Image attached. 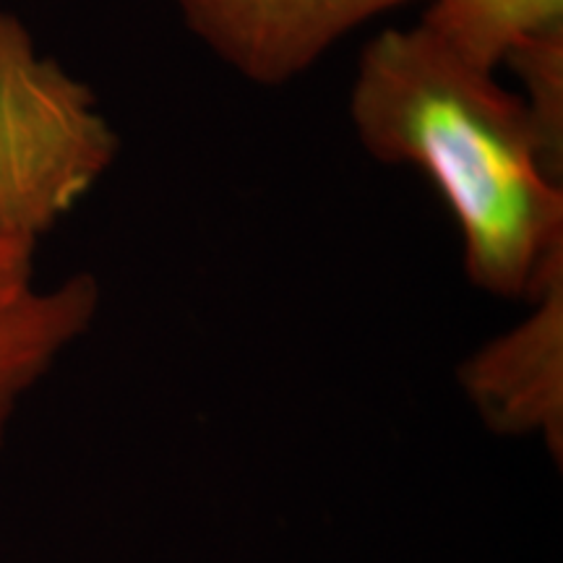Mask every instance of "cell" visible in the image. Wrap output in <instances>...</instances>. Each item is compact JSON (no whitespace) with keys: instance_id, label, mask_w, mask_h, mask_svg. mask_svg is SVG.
<instances>
[{"instance_id":"4","label":"cell","mask_w":563,"mask_h":563,"mask_svg":"<svg viewBox=\"0 0 563 563\" xmlns=\"http://www.w3.org/2000/svg\"><path fill=\"white\" fill-rule=\"evenodd\" d=\"M100 311L91 274L45 287L34 272V245L0 241V443L24 394L87 334Z\"/></svg>"},{"instance_id":"1","label":"cell","mask_w":563,"mask_h":563,"mask_svg":"<svg viewBox=\"0 0 563 563\" xmlns=\"http://www.w3.org/2000/svg\"><path fill=\"white\" fill-rule=\"evenodd\" d=\"M350 121L365 154L426 173L460 224L464 272L532 300L563 269V186L551 180L517 91L426 26H389L357 58Z\"/></svg>"},{"instance_id":"5","label":"cell","mask_w":563,"mask_h":563,"mask_svg":"<svg viewBox=\"0 0 563 563\" xmlns=\"http://www.w3.org/2000/svg\"><path fill=\"white\" fill-rule=\"evenodd\" d=\"M530 302V319L475 357L470 384L481 394H543L553 405L551 394H561L563 269L553 272Z\"/></svg>"},{"instance_id":"2","label":"cell","mask_w":563,"mask_h":563,"mask_svg":"<svg viewBox=\"0 0 563 563\" xmlns=\"http://www.w3.org/2000/svg\"><path fill=\"white\" fill-rule=\"evenodd\" d=\"M121 136L95 91L0 11V241L34 245L100 183Z\"/></svg>"},{"instance_id":"7","label":"cell","mask_w":563,"mask_h":563,"mask_svg":"<svg viewBox=\"0 0 563 563\" xmlns=\"http://www.w3.org/2000/svg\"><path fill=\"white\" fill-rule=\"evenodd\" d=\"M501 66H509L522 81L519 100L538 139L545 173L563 186V30L517 42Z\"/></svg>"},{"instance_id":"6","label":"cell","mask_w":563,"mask_h":563,"mask_svg":"<svg viewBox=\"0 0 563 563\" xmlns=\"http://www.w3.org/2000/svg\"><path fill=\"white\" fill-rule=\"evenodd\" d=\"M418 24L464 60L496 70L517 42L563 30V0H435Z\"/></svg>"},{"instance_id":"3","label":"cell","mask_w":563,"mask_h":563,"mask_svg":"<svg viewBox=\"0 0 563 563\" xmlns=\"http://www.w3.org/2000/svg\"><path fill=\"white\" fill-rule=\"evenodd\" d=\"M183 26L232 74L285 87L368 21L435 0H170Z\"/></svg>"}]
</instances>
